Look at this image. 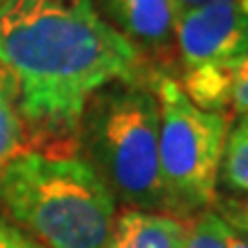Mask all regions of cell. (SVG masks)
<instances>
[{"label":"cell","instance_id":"8","mask_svg":"<svg viewBox=\"0 0 248 248\" xmlns=\"http://www.w3.org/2000/svg\"><path fill=\"white\" fill-rule=\"evenodd\" d=\"M32 150L26 122L21 115L18 83L7 69L0 67V172L18 154Z\"/></svg>","mask_w":248,"mask_h":248},{"label":"cell","instance_id":"10","mask_svg":"<svg viewBox=\"0 0 248 248\" xmlns=\"http://www.w3.org/2000/svg\"><path fill=\"white\" fill-rule=\"evenodd\" d=\"M188 244L186 248H230L232 228L214 209H204L198 216L186 218Z\"/></svg>","mask_w":248,"mask_h":248},{"label":"cell","instance_id":"5","mask_svg":"<svg viewBox=\"0 0 248 248\" xmlns=\"http://www.w3.org/2000/svg\"><path fill=\"white\" fill-rule=\"evenodd\" d=\"M175 44L184 71L200 67L237 69L248 55V9L237 5H209L179 14Z\"/></svg>","mask_w":248,"mask_h":248},{"label":"cell","instance_id":"6","mask_svg":"<svg viewBox=\"0 0 248 248\" xmlns=\"http://www.w3.org/2000/svg\"><path fill=\"white\" fill-rule=\"evenodd\" d=\"M106 21L122 37L140 48L163 51L175 42L172 0H104Z\"/></svg>","mask_w":248,"mask_h":248},{"label":"cell","instance_id":"1","mask_svg":"<svg viewBox=\"0 0 248 248\" xmlns=\"http://www.w3.org/2000/svg\"><path fill=\"white\" fill-rule=\"evenodd\" d=\"M0 67L18 83L30 147L69 152L88 101L110 83H140L142 58L94 0H5Z\"/></svg>","mask_w":248,"mask_h":248},{"label":"cell","instance_id":"16","mask_svg":"<svg viewBox=\"0 0 248 248\" xmlns=\"http://www.w3.org/2000/svg\"><path fill=\"white\" fill-rule=\"evenodd\" d=\"M0 2H5V0H0Z\"/></svg>","mask_w":248,"mask_h":248},{"label":"cell","instance_id":"2","mask_svg":"<svg viewBox=\"0 0 248 248\" xmlns=\"http://www.w3.org/2000/svg\"><path fill=\"white\" fill-rule=\"evenodd\" d=\"M0 214L46 248H106L117 202L83 156L28 150L0 172Z\"/></svg>","mask_w":248,"mask_h":248},{"label":"cell","instance_id":"14","mask_svg":"<svg viewBox=\"0 0 248 248\" xmlns=\"http://www.w3.org/2000/svg\"><path fill=\"white\" fill-rule=\"evenodd\" d=\"M209 5H237V7L248 9V0H172V7H175L177 16L184 12H191V9L209 7Z\"/></svg>","mask_w":248,"mask_h":248},{"label":"cell","instance_id":"13","mask_svg":"<svg viewBox=\"0 0 248 248\" xmlns=\"http://www.w3.org/2000/svg\"><path fill=\"white\" fill-rule=\"evenodd\" d=\"M0 248H46L0 214Z\"/></svg>","mask_w":248,"mask_h":248},{"label":"cell","instance_id":"9","mask_svg":"<svg viewBox=\"0 0 248 248\" xmlns=\"http://www.w3.org/2000/svg\"><path fill=\"white\" fill-rule=\"evenodd\" d=\"M218 182L232 193L248 195V115H239L237 122L230 124Z\"/></svg>","mask_w":248,"mask_h":248},{"label":"cell","instance_id":"7","mask_svg":"<svg viewBox=\"0 0 248 248\" xmlns=\"http://www.w3.org/2000/svg\"><path fill=\"white\" fill-rule=\"evenodd\" d=\"M186 218L142 209L117 212L106 248H186Z\"/></svg>","mask_w":248,"mask_h":248},{"label":"cell","instance_id":"15","mask_svg":"<svg viewBox=\"0 0 248 248\" xmlns=\"http://www.w3.org/2000/svg\"><path fill=\"white\" fill-rule=\"evenodd\" d=\"M230 248H248V239L232 230L230 232Z\"/></svg>","mask_w":248,"mask_h":248},{"label":"cell","instance_id":"3","mask_svg":"<svg viewBox=\"0 0 248 248\" xmlns=\"http://www.w3.org/2000/svg\"><path fill=\"white\" fill-rule=\"evenodd\" d=\"M161 110L142 83H110L88 101L78 140L115 202L129 209L172 214L159 161Z\"/></svg>","mask_w":248,"mask_h":248},{"label":"cell","instance_id":"4","mask_svg":"<svg viewBox=\"0 0 248 248\" xmlns=\"http://www.w3.org/2000/svg\"><path fill=\"white\" fill-rule=\"evenodd\" d=\"M161 110V177L175 214L212 209L230 115L202 110L184 94L179 80L161 76L154 85Z\"/></svg>","mask_w":248,"mask_h":248},{"label":"cell","instance_id":"12","mask_svg":"<svg viewBox=\"0 0 248 248\" xmlns=\"http://www.w3.org/2000/svg\"><path fill=\"white\" fill-rule=\"evenodd\" d=\"M230 110L237 117L248 115V55L237 64V69L232 74Z\"/></svg>","mask_w":248,"mask_h":248},{"label":"cell","instance_id":"11","mask_svg":"<svg viewBox=\"0 0 248 248\" xmlns=\"http://www.w3.org/2000/svg\"><path fill=\"white\" fill-rule=\"evenodd\" d=\"M212 209L237 234L248 239V198H216Z\"/></svg>","mask_w":248,"mask_h":248}]
</instances>
